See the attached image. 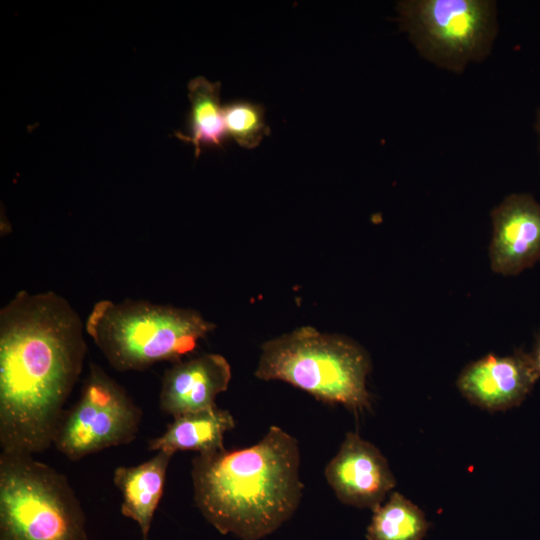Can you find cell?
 I'll list each match as a JSON object with an SVG mask.
<instances>
[{
  "mask_svg": "<svg viewBox=\"0 0 540 540\" xmlns=\"http://www.w3.org/2000/svg\"><path fill=\"white\" fill-rule=\"evenodd\" d=\"M85 325L53 291H18L0 310L1 452L33 455L53 444L85 360Z\"/></svg>",
  "mask_w": 540,
  "mask_h": 540,
  "instance_id": "obj_1",
  "label": "cell"
},
{
  "mask_svg": "<svg viewBox=\"0 0 540 540\" xmlns=\"http://www.w3.org/2000/svg\"><path fill=\"white\" fill-rule=\"evenodd\" d=\"M297 440L271 426L256 444L198 454L192 460L194 502L221 534L259 540L297 510L303 491Z\"/></svg>",
  "mask_w": 540,
  "mask_h": 540,
  "instance_id": "obj_2",
  "label": "cell"
},
{
  "mask_svg": "<svg viewBox=\"0 0 540 540\" xmlns=\"http://www.w3.org/2000/svg\"><path fill=\"white\" fill-rule=\"evenodd\" d=\"M84 325L109 364L121 372L181 361L215 328L196 310L133 299L96 302Z\"/></svg>",
  "mask_w": 540,
  "mask_h": 540,
  "instance_id": "obj_3",
  "label": "cell"
},
{
  "mask_svg": "<svg viewBox=\"0 0 540 540\" xmlns=\"http://www.w3.org/2000/svg\"><path fill=\"white\" fill-rule=\"evenodd\" d=\"M370 369V358L358 343L304 326L262 345L255 376L284 381L325 403L358 412L370 407Z\"/></svg>",
  "mask_w": 540,
  "mask_h": 540,
  "instance_id": "obj_4",
  "label": "cell"
},
{
  "mask_svg": "<svg viewBox=\"0 0 540 540\" xmlns=\"http://www.w3.org/2000/svg\"><path fill=\"white\" fill-rule=\"evenodd\" d=\"M67 478L33 455L0 454V540H87Z\"/></svg>",
  "mask_w": 540,
  "mask_h": 540,
  "instance_id": "obj_5",
  "label": "cell"
},
{
  "mask_svg": "<svg viewBox=\"0 0 540 540\" xmlns=\"http://www.w3.org/2000/svg\"><path fill=\"white\" fill-rule=\"evenodd\" d=\"M397 11L418 52L457 73L487 57L498 30L496 3L490 0H405Z\"/></svg>",
  "mask_w": 540,
  "mask_h": 540,
  "instance_id": "obj_6",
  "label": "cell"
},
{
  "mask_svg": "<svg viewBox=\"0 0 540 540\" xmlns=\"http://www.w3.org/2000/svg\"><path fill=\"white\" fill-rule=\"evenodd\" d=\"M142 416L126 390L99 365L91 363L80 397L64 412L53 445L65 457L77 461L132 442Z\"/></svg>",
  "mask_w": 540,
  "mask_h": 540,
  "instance_id": "obj_7",
  "label": "cell"
},
{
  "mask_svg": "<svg viewBox=\"0 0 540 540\" xmlns=\"http://www.w3.org/2000/svg\"><path fill=\"white\" fill-rule=\"evenodd\" d=\"M324 474L341 502L372 511L381 505L396 484L379 449L354 432L346 434Z\"/></svg>",
  "mask_w": 540,
  "mask_h": 540,
  "instance_id": "obj_8",
  "label": "cell"
},
{
  "mask_svg": "<svg viewBox=\"0 0 540 540\" xmlns=\"http://www.w3.org/2000/svg\"><path fill=\"white\" fill-rule=\"evenodd\" d=\"M489 246L493 272L515 276L540 262V203L527 193H514L490 213Z\"/></svg>",
  "mask_w": 540,
  "mask_h": 540,
  "instance_id": "obj_9",
  "label": "cell"
},
{
  "mask_svg": "<svg viewBox=\"0 0 540 540\" xmlns=\"http://www.w3.org/2000/svg\"><path fill=\"white\" fill-rule=\"evenodd\" d=\"M538 379L530 354L516 350L512 355L489 354L470 363L456 385L470 403L493 412L520 405Z\"/></svg>",
  "mask_w": 540,
  "mask_h": 540,
  "instance_id": "obj_10",
  "label": "cell"
},
{
  "mask_svg": "<svg viewBox=\"0 0 540 540\" xmlns=\"http://www.w3.org/2000/svg\"><path fill=\"white\" fill-rule=\"evenodd\" d=\"M230 379L231 367L219 354L175 362L162 377L160 409L174 418L212 408L217 395L227 390Z\"/></svg>",
  "mask_w": 540,
  "mask_h": 540,
  "instance_id": "obj_11",
  "label": "cell"
},
{
  "mask_svg": "<svg viewBox=\"0 0 540 540\" xmlns=\"http://www.w3.org/2000/svg\"><path fill=\"white\" fill-rule=\"evenodd\" d=\"M173 455L157 451L139 465L119 466L114 470L113 481L122 495L121 513L137 523L141 540H149L151 523L163 496L167 468Z\"/></svg>",
  "mask_w": 540,
  "mask_h": 540,
  "instance_id": "obj_12",
  "label": "cell"
},
{
  "mask_svg": "<svg viewBox=\"0 0 540 540\" xmlns=\"http://www.w3.org/2000/svg\"><path fill=\"white\" fill-rule=\"evenodd\" d=\"M235 427L231 413L216 406L174 417L165 432L148 442L151 451H196L206 454L225 449L224 434Z\"/></svg>",
  "mask_w": 540,
  "mask_h": 540,
  "instance_id": "obj_13",
  "label": "cell"
},
{
  "mask_svg": "<svg viewBox=\"0 0 540 540\" xmlns=\"http://www.w3.org/2000/svg\"><path fill=\"white\" fill-rule=\"evenodd\" d=\"M188 97L191 103L189 133L179 137L193 144L198 156L204 146H222L227 135L220 104V83L195 77L188 84Z\"/></svg>",
  "mask_w": 540,
  "mask_h": 540,
  "instance_id": "obj_14",
  "label": "cell"
},
{
  "mask_svg": "<svg viewBox=\"0 0 540 540\" xmlns=\"http://www.w3.org/2000/svg\"><path fill=\"white\" fill-rule=\"evenodd\" d=\"M422 510L398 492L373 510L367 540H422L429 529Z\"/></svg>",
  "mask_w": 540,
  "mask_h": 540,
  "instance_id": "obj_15",
  "label": "cell"
},
{
  "mask_svg": "<svg viewBox=\"0 0 540 540\" xmlns=\"http://www.w3.org/2000/svg\"><path fill=\"white\" fill-rule=\"evenodd\" d=\"M226 134L240 147L253 149L270 133L264 108L249 101H234L223 107Z\"/></svg>",
  "mask_w": 540,
  "mask_h": 540,
  "instance_id": "obj_16",
  "label": "cell"
},
{
  "mask_svg": "<svg viewBox=\"0 0 540 540\" xmlns=\"http://www.w3.org/2000/svg\"><path fill=\"white\" fill-rule=\"evenodd\" d=\"M536 372L540 378V330L536 335V340L532 353H530Z\"/></svg>",
  "mask_w": 540,
  "mask_h": 540,
  "instance_id": "obj_17",
  "label": "cell"
},
{
  "mask_svg": "<svg viewBox=\"0 0 540 540\" xmlns=\"http://www.w3.org/2000/svg\"><path fill=\"white\" fill-rule=\"evenodd\" d=\"M536 129H537V132H538L539 138H540V109H539V111H538V118H537Z\"/></svg>",
  "mask_w": 540,
  "mask_h": 540,
  "instance_id": "obj_18",
  "label": "cell"
}]
</instances>
